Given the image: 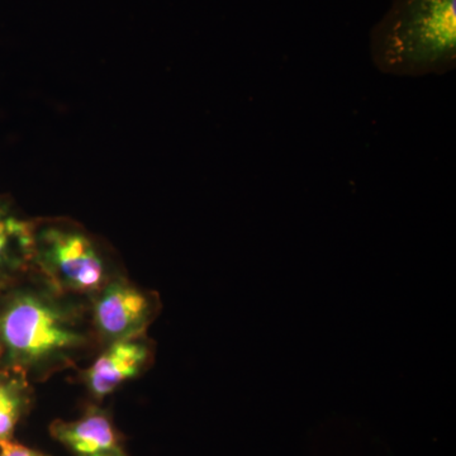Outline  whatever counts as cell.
<instances>
[{
  "label": "cell",
  "mask_w": 456,
  "mask_h": 456,
  "mask_svg": "<svg viewBox=\"0 0 456 456\" xmlns=\"http://www.w3.org/2000/svg\"><path fill=\"white\" fill-rule=\"evenodd\" d=\"M31 398L25 375L0 370V445L14 440V432L28 412Z\"/></svg>",
  "instance_id": "obj_8"
},
{
  "label": "cell",
  "mask_w": 456,
  "mask_h": 456,
  "mask_svg": "<svg viewBox=\"0 0 456 456\" xmlns=\"http://www.w3.org/2000/svg\"><path fill=\"white\" fill-rule=\"evenodd\" d=\"M0 456H50L12 440L0 445Z\"/></svg>",
  "instance_id": "obj_9"
},
{
  "label": "cell",
  "mask_w": 456,
  "mask_h": 456,
  "mask_svg": "<svg viewBox=\"0 0 456 456\" xmlns=\"http://www.w3.org/2000/svg\"><path fill=\"white\" fill-rule=\"evenodd\" d=\"M36 221L26 220L0 200V287L33 272Z\"/></svg>",
  "instance_id": "obj_7"
},
{
  "label": "cell",
  "mask_w": 456,
  "mask_h": 456,
  "mask_svg": "<svg viewBox=\"0 0 456 456\" xmlns=\"http://www.w3.org/2000/svg\"><path fill=\"white\" fill-rule=\"evenodd\" d=\"M0 293V370L45 378L74 367L94 349L88 301L56 290L38 277Z\"/></svg>",
  "instance_id": "obj_1"
},
{
  "label": "cell",
  "mask_w": 456,
  "mask_h": 456,
  "mask_svg": "<svg viewBox=\"0 0 456 456\" xmlns=\"http://www.w3.org/2000/svg\"><path fill=\"white\" fill-rule=\"evenodd\" d=\"M50 434L74 456H130L112 416L95 404L73 421L56 419Z\"/></svg>",
  "instance_id": "obj_6"
},
{
  "label": "cell",
  "mask_w": 456,
  "mask_h": 456,
  "mask_svg": "<svg viewBox=\"0 0 456 456\" xmlns=\"http://www.w3.org/2000/svg\"><path fill=\"white\" fill-rule=\"evenodd\" d=\"M154 360V342L145 338L112 342L102 347L90 367L80 371L90 397L103 401L126 383L136 379Z\"/></svg>",
  "instance_id": "obj_5"
},
{
  "label": "cell",
  "mask_w": 456,
  "mask_h": 456,
  "mask_svg": "<svg viewBox=\"0 0 456 456\" xmlns=\"http://www.w3.org/2000/svg\"><path fill=\"white\" fill-rule=\"evenodd\" d=\"M33 272L59 292L84 301L119 274L104 245L65 218L36 221Z\"/></svg>",
  "instance_id": "obj_3"
},
{
  "label": "cell",
  "mask_w": 456,
  "mask_h": 456,
  "mask_svg": "<svg viewBox=\"0 0 456 456\" xmlns=\"http://www.w3.org/2000/svg\"><path fill=\"white\" fill-rule=\"evenodd\" d=\"M90 325L98 346L146 334L161 310L158 294L117 274L88 301Z\"/></svg>",
  "instance_id": "obj_4"
},
{
  "label": "cell",
  "mask_w": 456,
  "mask_h": 456,
  "mask_svg": "<svg viewBox=\"0 0 456 456\" xmlns=\"http://www.w3.org/2000/svg\"><path fill=\"white\" fill-rule=\"evenodd\" d=\"M2 289H3V288H2V287H0V290H2Z\"/></svg>",
  "instance_id": "obj_10"
},
{
  "label": "cell",
  "mask_w": 456,
  "mask_h": 456,
  "mask_svg": "<svg viewBox=\"0 0 456 456\" xmlns=\"http://www.w3.org/2000/svg\"><path fill=\"white\" fill-rule=\"evenodd\" d=\"M378 70L395 77L443 75L456 65V0H392L370 32Z\"/></svg>",
  "instance_id": "obj_2"
}]
</instances>
